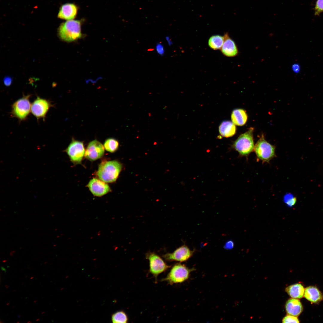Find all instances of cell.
Returning a JSON list of instances; mask_svg holds the SVG:
<instances>
[{"label":"cell","mask_w":323,"mask_h":323,"mask_svg":"<svg viewBox=\"0 0 323 323\" xmlns=\"http://www.w3.org/2000/svg\"><path fill=\"white\" fill-rule=\"evenodd\" d=\"M122 165L116 160L103 161L99 165L96 175L98 179L106 183L116 181L121 172Z\"/></svg>","instance_id":"6da1fadb"},{"label":"cell","mask_w":323,"mask_h":323,"mask_svg":"<svg viewBox=\"0 0 323 323\" xmlns=\"http://www.w3.org/2000/svg\"><path fill=\"white\" fill-rule=\"evenodd\" d=\"M81 21L67 20L62 23L58 30L60 38L65 41L72 42L81 38Z\"/></svg>","instance_id":"7a4b0ae2"},{"label":"cell","mask_w":323,"mask_h":323,"mask_svg":"<svg viewBox=\"0 0 323 323\" xmlns=\"http://www.w3.org/2000/svg\"><path fill=\"white\" fill-rule=\"evenodd\" d=\"M253 130V128H250L246 132L240 135L233 144V148L242 156L247 157L254 150Z\"/></svg>","instance_id":"3957f363"},{"label":"cell","mask_w":323,"mask_h":323,"mask_svg":"<svg viewBox=\"0 0 323 323\" xmlns=\"http://www.w3.org/2000/svg\"><path fill=\"white\" fill-rule=\"evenodd\" d=\"M275 147L265 140L263 135L255 145L254 150L257 158L263 162H269L276 156Z\"/></svg>","instance_id":"277c9868"},{"label":"cell","mask_w":323,"mask_h":323,"mask_svg":"<svg viewBox=\"0 0 323 323\" xmlns=\"http://www.w3.org/2000/svg\"><path fill=\"white\" fill-rule=\"evenodd\" d=\"M31 96L29 95H24L13 103L11 112L12 117L16 118L20 121L26 119L31 111Z\"/></svg>","instance_id":"5b68a950"},{"label":"cell","mask_w":323,"mask_h":323,"mask_svg":"<svg viewBox=\"0 0 323 323\" xmlns=\"http://www.w3.org/2000/svg\"><path fill=\"white\" fill-rule=\"evenodd\" d=\"M194 270V268L190 269L184 264L177 263L173 266L163 280L171 284L181 283L188 280L191 272Z\"/></svg>","instance_id":"8992f818"},{"label":"cell","mask_w":323,"mask_h":323,"mask_svg":"<svg viewBox=\"0 0 323 323\" xmlns=\"http://www.w3.org/2000/svg\"><path fill=\"white\" fill-rule=\"evenodd\" d=\"M64 151L74 165L81 164L86 151L83 141L72 139Z\"/></svg>","instance_id":"52a82bcc"},{"label":"cell","mask_w":323,"mask_h":323,"mask_svg":"<svg viewBox=\"0 0 323 323\" xmlns=\"http://www.w3.org/2000/svg\"><path fill=\"white\" fill-rule=\"evenodd\" d=\"M53 106L50 101L37 96L31 104V112L37 120H45L49 109Z\"/></svg>","instance_id":"ba28073f"},{"label":"cell","mask_w":323,"mask_h":323,"mask_svg":"<svg viewBox=\"0 0 323 323\" xmlns=\"http://www.w3.org/2000/svg\"><path fill=\"white\" fill-rule=\"evenodd\" d=\"M146 257L149 261L150 271L156 278L159 274L170 267L159 256L154 252L148 253Z\"/></svg>","instance_id":"9c48e42d"},{"label":"cell","mask_w":323,"mask_h":323,"mask_svg":"<svg viewBox=\"0 0 323 323\" xmlns=\"http://www.w3.org/2000/svg\"><path fill=\"white\" fill-rule=\"evenodd\" d=\"M194 252V251L191 250L187 246L184 245L177 248L172 253L164 255L163 257L168 261L183 262L191 258Z\"/></svg>","instance_id":"30bf717a"},{"label":"cell","mask_w":323,"mask_h":323,"mask_svg":"<svg viewBox=\"0 0 323 323\" xmlns=\"http://www.w3.org/2000/svg\"><path fill=\"white\" fill-rule=\"evenodd\" d=\"M104 146L100 142L95 140L88 144L85 151V156L92 162L102 157L104 153Z\"/></svg>","instance_id":"8fae6325"},{"label":"cell","mask_w":323,"mask_h":323,"mask_svg":"<svg viewBox=\"0 0 323 323\" xmlns=\"http://www.w3.org/2000/svg\"><path fill=\"white\" fill-rule=\"evenodd\" d=\"M86 186L92 194L96 196H102L111 191L106 183L96 178L91 179Z\"/></svg>","instance_id":"7c38bea8"},{"label":"cell","mask_w":323,"mask_h":323,"mask_svg":"<svg viewBox=\"0 0 323 323\" xmlns=\"http://www.w3.org/2000/svg\"><path fill=\"white\" fill-rule=\"evenodd\" d=\"M78 10L77 6L73 3L65 4L60 7L58 17L67 20H73L76 16Z\"/></svg>","instance_id":"4fadbf2b"},{"label":"cell","mask_w":323,"mask_h":323,"mask_svg":"<svg viewBox=\"0 0 323 323\" xmlns=\"http://www.w3.org/2000/svg\"><path fill=\"white\" fill-rule=\"evenodd\" d=\"M225 40L221 48V51L224 55L228 57H234L238 53L237 46L234 41L229 36L228 33L224 35Z\"/></svg>","instance_id":"5bb4252c"},{"label":"cell","mask_w":323,"mask_h":323,"mask_svg":"<svg viewBox=\"0 0 323 323\" xmlns=\"http://www.w3.org/2000/svg\"><path fill=\"white\" fill-rule=\"evenodd\" d=\"M286 311L288 314L297 317L302 312L303 308L300 301L296 298L288 299L285 305Z\"/></svg>","instance_id":"9a60e30c"},{"label":"cell","mask_w":323,"mask_h":323,"mask_svg":"<svg viewBox=\"0 0 323 323\" xmlns=\"http://www.w3.org/2000/svg\"><path fill=\"white\" fill-rule=\"evenodd\" d=\"M304 295L306 299L314 303H318L323 299L322 293L317 287L314 286L307 287L304 290Z\"/></svg>","instance_id":"2e32d148"},{"label":"cell","mask_w":323,"mask_h":323,"mask_svg":"<svg viewBox=\"0 0 323 323\" xmlns=\"http://www.w3.org/2000/svg\"><path fill=\"white\" fill-rule=\"evenodd\" d=\"M235 125L229 121L222 122L219 127L220 134L223 137H229L233 136L236 132Z\"/></svg>","instance_id":"e0dca14e"},{"label":"cell","mask_w":323,"mask_h":323,"mask_svg":"<svg viewBox=\"0 0 323 323\" xmlns=\"http://www.w3.org/2000/svg\"><path fill=\"white\" fill-rule=\"evenodd\" d=\"M231 119L235 125L242 126L246 123L248 116L246 111L242 109L234 110L231 114Z\"/></svg>","instance_id":"ac0fdd59"},{"label":"cell","mask_w":323,"mask_h":323,"mask_svg":"<svg viewBox=\"0 0 323 323\" xmlns=\"http://www.w3.org/2000/svg\"><path fill=\"white\" fill-rule=\"evenodd\" d=\"M304 289L301 284H296L289 286L285 289V291L292 298H301L304 296Z\"/></svg>","instance_id":"d6986e66"},{"label":"cell","mask_w":323,"mask_h":323,"mask_svg":"<svg viewBox=\"0 0 323 323\" xmlns=\"http://www.w3.org/2000/svg\"><path fill=\"white\" fill-rule=\"evenodd\" d=\"M224 36L220 35H214L211 36L208 40V44L209 46L214 50H217L221 48L224 41Z\"/></svg>","instance_id":"ffe728a7"},{"label":"cell","mask_w":323,"mask_h":323,"mask_svg":"<svg viewBox=\"0 0 323 323\" xmlns=\"http://www.w3.org/2000/svg\"><path fill=\"white\" fill-rule=\"evenodd\" d=\"M103 146L106 151L113 153L118 150L119 147V143L118 141L115 138H109L105 140Z\"/></svg>","instance_id":"44dd1931"},{"label":"cell","mask_w":323,"mask_h":323,"mask_svg":"<svg viewBox=\"0 0 323 323\" xmlns=\"http://www.w3.org/2000/svg\"><path fill=\"white\" fill-rule=\"evenodd\" d=\"M111 320L113 323H123L127 322L128 319L126 314L124 311H120L112 314Z\"/></svg>","instance_id":"7402d4cb"},{"label":"cell","mask_w":323,"mask_h":323,"mask_svg":"<svg viewBox=\"0 0 323 323\" xmlns=\"http://www.w3.org/2000/svg\"><path fill=\"white\" fill-rule=\"evenodd\" d=\"M284 201L288 206H292L294 205L296 202V198L290 193L286 194L284 197Z\"/></svg>","instance_id":"603a6c76"},{"label":"cell","mask_w":323,"mask_h":323,"mask_svg":"<svg viewBox=\"0 0 323 323\" xmlns=\"http://www.w3.org/2000/svg\"><path fill=\"white\" fill-rule=\"evenodd\" d=\"M283 323H299V322L297 317L288 314L282 319Z\"/></svg>","instance_id":"cb8c5ba5"},{"label":"cell","mask_w":323,"mask_h":323,"mask_svg":"<svg viewBox=\"0 0 323 323\" xmlns=\"http://www.w3.org/2000/svg\"><path fill=\"white\" fill-rule=\"evenodd\" d=\"M315 14L318 15L323 12V0H317L315 8Z\"/></svg>","instance_id":"d4e9b609"},{"label":"cell","mask_w":323,"mask_h":323,"mask_svg":"<svg viewBox=\"0 0 323 323\" xmlns=\"http://www.w3.org/2000/svg\"><path fill=\"white\" fill-rule=\"evenodd\" d=\"M156 49L158 54L160 55L163 56L165 52L164 47L162 44L160 43L157 44L156 46Z\"/></svg>","instance_id":"484cf974"},{"label":"cell","mask_w":323,"mask_h":323,"mask_svg":"<svg viewBox=\"0 0 323 323\" xmlns=\"http://www.w3.org/2000/svg\"><path fill=\"white\" fill-rule=\"evenodd\" d=\"M234 246L233 242L231 240H229L226 243L224 246V248L225 249H230L233 248Z\"/></svg>","instance_id":"4316f807"},{"label":"cell","mask_w":323,"mask_h":323,"mask_svg":"<svg viewBox=\"0 0 323 323\" xmlns=\"http://www.w3.org/2000/svg\"><path fill=\"white\" fill-rule=\"evenodd\" d=\"M12 79L10 77H5L4 79V83L6 86H9L12 83Z\"/></svg>","instance_id":"83f0119b"},{"label":"cell","mask_w":323,"mask_h":323,"mask_svg":"<svg viewBox=\"0 0 323 323\" xmlns=\"http://www.w3.org/2000/svg\"><path fill=\"white\" fill-rule=\"evenodd\" d=\"M292 69L295 72H298L300 70V67L299 65L296 64H294L292 66Z\"/></svg>","instance_id":"f1b7e54d"},{"label":"cell","mask_w":323,"mask_h":323,"mask_svg":"<svg viewBox=\"0 0 323 323\" xmlns=\"http://www.w3.org/2000/svg\"><path fill=\"white\" fill-rule=\"evenodd\" d=\"M166 39L167 41L168 44L169 46H170L172 44V42L170 39V37L169 36H167L166 37Z\"/></svg>","instance_id":"f546056e"},{"label":"cell","mask_w":323,"mask_h":323,"mask_svg":"<svg viewBox=\"0 0 323 323\" xmlns=\"http://www.w3.org/2000/svg\"><path fill=\"white\" fill-rule=\"evenodd\" d=\"M1 270L4 271L5 273L7 271L6 269L3 266H1Z\"/></svg>","instance_id":"4dcf8cb0"},{"label":"cell","mask_w":323,"mask_h":323,"mask_svg":"<svg viewBox=\"0 0 323 323\" xmlns=\"http://www.w3.org/2000/svg\"><path fill=\"white\" fill-rule=\"evenodd\" d=\"M17 316H18V318H20V317L21 316V315H20V314H18L17 315Z\"/></svg>","instance_id":"1f68e13d"},{"label":"cell","mask_w":323,"mask_h":323,"mask_svg":"<svg viewBox=\"0 0 323 323\" xmlns=\"http://www.w3.org/2000/svg\"><path fill=\"white\" fill-rule=\"evenodd\" d=\"M6 261H7V260H3V262H6Z\"/></svg>","instance_id":"d6a6232c"},{"label":"cell","mask_w":323,"mask_h":323,"mask_svg":"<svg viewBox=\"0 0 323 323\" xmlns=\"http://www.w3.org/2000/svg\"><path fill=\"white\" fill-rule=\"evenodd\" d=\"M32 322H31V321H28V322H27V323H32Z\"/></svg>","instance_id":"836d02e7"},{"label":"cell","mask_w":323,"mask_h":323,"mask_svg":"<svg viewBox=\"0 0 323 323\" xmlns=\"http://www.w3.org/2000/svg\"><path fill=\"white\" fill-rule=\"evenodd\" d=\"M39 319H36V321H39Z\"/></svg>","instance_id":"e575fe53"},{"label":"cell","mask_w":323,"mask_h":323,"mask_svg":"<svg viewBox=\"0 0 323 323\" xmlns=\"http://www.w3.org/2000/svg\"><path fill=\"white\" fill-rule=\"evenodd\" d=\"M45 313V312H42V313L41 314H44V313Z\"/></svg>","instance_id":"d590c367"},{"label":"cell","mask_w":323,"mask_h":323,"mask_svg":"<svg viewBox=\"0 0 323 323\" xmlns=\"http://www.w3.org/2000/svg\"><path fill=\"white\" fill-rule=\"evenodd\" d=\"M33 278H34V277H31V279H33Z\"/></svg>","instance_id":"8d00e7d4"},{"label":"cell","mask_w":323,"mask_h":323,"mask_svg":"<svg viewBox=\"0 0 323 323\" xmlns=\"http://www.w3.org/2000/svg\"><path fill=\"white\" fill-rule=\"evenodd\" d=\"M9 304H10V303H7V305H8Z\"/></svg>","instance_id":"74e56055"},{"label":"cell","mask_w":323,"mask_h":323,"mask_svg":"<svg viewBox=\"0 0 323 323\" xmlns=\"http://www.w3.org/2000/svg\"><path fill=\"white\" fill-rule=\"evenodd\" d=\"M36 301H34L33 302H34V303H35V302H36Z\"/></svg>","instance_id":"f35d334b"},{"label":"cell","mask_w":323,"mask_h":323,"mask_svg":"<svg viewBox=\"0 0 323 323\" xmlns=\"http://www.w3.org/2000/svg\"><path fill=\"white\" fill-rule=\"evenodd\" d=\"M7 286H8V285H6L5 286V287H7Z\"/></svg>","instance_id":"ab89813d"},{"label":"cell","mask_w":323,"mask_h":323,"mask_svg":"<svg viewBox=\"0 0 323 323\" xmlns=\"http://www.w3.org/2000/svg\"><path fill=\"white\" fill-rule=\"evenodd\" d=\"M9 287V286H7V287H6V288H8Z\"/></svg>","instance_id":"60d3db41"},{"label":"cell","mask_w":323,"mask_h":323,"mask_svg":"<svg viewBox=\"0 0 323 323\" xmlns=\"http://www.w3.org/2000/svg\"><path fill=\"white\" fill-rule=\"evenodd\" d=\"M19 322H17V323H19Z\"/></svg>","instance_id":"b9f144b4"},{"label":"cell","mask_w":323,"mask_h":323,"mask_svg":"<svg viewBox=\"0 0 323 323\" xmlns=\"http://www.w3.org/2000/svg\"><path fill=\"white\" fill-rule=\"evenodd\" d=\"M47 263V262H45V263H45V264H46V263Z\"/></svg>","instance_id":"7bdbcfd3"},{"label":"cell","mask_w":323,"mask_h":323,"mask_svg":"<svg viewBox=\"0 0 323 323\" xmlns=\"http://www.w3.org/2000/svg\"><path fill=\"white\" fill-rule=\"evenodd\" d=\"M27 276H27V275H26V278H27Z\"/></svg>","instance_id":"ee69618b"},{"label":"cell","mask_w":323,"mask_h":323,"mask_svg":"<svg viewBox=\"0 0 323 323\" xmlns=\"http://www.w3.org/2000/svg\"><path fill=\"white\" fill-rule=\"evenodd\" d=\"M15 291V290H14L13 291V292Z\"/></svg>","instance_id":"f6af8a7d"}]
</instances>
